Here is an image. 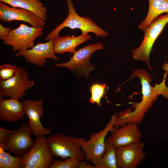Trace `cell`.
Listing matches in <instances>:
<instances>
[{
	"label": "cell",
	"mask_w": 168,
	"mask_h": 168,
	"mask_svg": "<svg viewBox=\"0 0 168 168\" xmlns=\"http://www.w3.org/2000/svg\"><path fill=\"white\" fill-rule=\"evenodd\" d=\"M66 2L68 11L67 18L48 34L45 38V40L48 41L57 37L60 31L67 27L71 29H79L83 34L93 33L97 38L99 36L105 37L108 36L109 33L107 31L97 25L89 17H82L78 15L76 12L72 0H67Z\"/></svg>",
	"instance_id": "1"
},
{
	"label": "cell",
	"mask_w": 168,
	"mask_h": 168,
	"mask_svg": "<svg viewBox=\"0 0 168 168\" xmlns=\"http://www.w3.org/2000/svg\"><path fill=\"white\" fill-rule=\"evenodd\" d=\"M145 146L144 142H140L117 147L116 157L118 168H136L145 156L143 151Z\"/></svg>",
	"instance_id": "11"
},
{
	"label": "cell",
	"mask_w": 168,
	"mask_h": 168,
	"mask_svg": "<svg viewBox=\"0 0 168 168\" xmlns=\"http://www.w3.org/2000/svg\"><path fill=\"white\" fill-rule=\"evenodd\" d=\"M106 85V83L101 84L96 83L91 86L90 88L91 96L90 98V103L92 104L95 103L99 106H101L100 101L104 94Z\"/></svg>",
	"instance_id": "22"
},
{
	"label": "cell",
	"mask_w": 168,
	"mask_h": 168,
	"mask_svg": "<svg viewBox=\"0 0 168 168\" xmlns=\"http://www.w3.org/2000/svg\"><path fill=\"white\" fill-rule=\"evenodd\" d=\"M105 151L101 157L92 160L96 168H117L116 157V147L105 140Z\"/></svg>",
	"instance_id": "20"
},
{
	"label": "cell",
	"mask_w": 168,
	"mask_h": 168,
	"mask_svg": "<svg viewBox=\"0 0 168 168\" xmlns=\"http://www.w3.org/2000/svg\"><path fill=\"white\" fill-rule=\"evenodd\" d=\"M142 100L134 105V110L132 111L129 108L118 114V117L114 126V129L127 123H140L146 113L152 107L153 102L159 95L157 90L148 86L142 87Z\"/></svg>",
	"instance_id": "3"
},
{
	"label": "cell",
	"mask_w": 168,
	"mask_h": 168,
	"mask_svg": "<svg viewBox=\"0 0 168 168\" xmlns=\"http://www.w3.org/2000/svg\"><path fill=\"white\" fill-rule=\"evenodd\" d=\"M21 156L24 168H50L54 161L47 138L43 136H37L32 148Z\"/></svg>",
	"instance_id": "7"
},
{
	"label": "cell",
	"mask_w": 168,
	"mask_h": 168,
	"mask_svg": "<svg viewBox=\"0 0 168 168\" xmlns=\"http://www.w3.org/2000/svg\"><path fill=\"white\" fill-rule=\"evenodd\" d=\"M43 102L42 99L37 100H26L22 101L25 114L29 119L28 124L32 134L36 137L48 135L51 131L50 128H44L40 121L44 113Z\"/></svg>",
	"instance_id": "14"
},
{
	"label": "cell",
	"mask_w": 168,
	"mask_h": 168,
	"mask_svg": "<svg viewBox=\"0 0 168 168\" xmlns=\"http://www.w3.org/2000/svg\"><path fill=\"white\" fill-rule=\"evenodd\" d=\"M167 23L168 14L157 17L143 31L144 38L140 46L132 50L133 59L145 62L151 70L149 57L153 45Z\"/></svg>",
	"instance_id": "4"
},
{
	"label": "cell",
	"mask_w": 168,
	"mask_h": 168,
	"mask_svg": "<svg viewBox=\"0 0 168 168\" xmlns=\"http://www.w3.org/2000/svg\"><path fill=\"white\" fill-rule=\"evenodd\" d=\"M23 103L19 100L0 97V119L8 122H16L25 114Z\"/></svg>",
	"instance_id": "16"
},
{
	"label": "cell",
	"mask_w": 168,
	"mask_h": 168,
	"mask_svg": "<svg viewBox=\"0 0 168 168\" xmlns=\"http://www.w3.org/2000/svg\"><path fill=\"white\" fill-rule=\"evenodd\" d=\"M31 134L28 124L24 123L15 133L0 144V147L5 151L21 156L29 151L35 144V140L31 138Z\"/></svg>",
	"instance_id": "10"
},
{
	"label": "cell",
	"mask_w": 168,
	"mask_h": 168,
	"mask_svg": "<svg viewBox=\"0 0 168 168\" xmlns=\"http://www.w3.org/2000/svg\"><path fill=\"white\" fill-rule=\"evenodd\" d=\"M54 39L46 43H38L31 49L17 52L15 56L23 57L27 62L43 67L47 62V59L58 60L54 49Z\"/></svg>",
	"instance_id": "12"
},
{
	"label": "cell",
	"mask_w": 168,
	"mask_h": 168,
	"mask_svg": "<svg viewBox=\"0 0 168 168\" xmlns=\"http://www.w3.org/2000/svg\"><path fill=\"white\" fill-rule=\"evenodd\" d=\"M0 168H24L21 156H14L0 147Z\"/></svg>",
	"instance_id": "21"
},
{
	"label": "cell",
	"mask_w": 168,
	"mask_h": 168,
	"mask_svg": "<svg viewBox=\"0 0 168 168\" xmlns=\"http://www.w3.org/2000/svg\"><path fill=\"white\" fill-rule=\"evenodd\" d=\"M162 69L166 72L165 74L167 75L168 73V60L167 63L165 62L162 65Z\"/></svg>",
	"instance_id": "28"
},
{
	"label": "cell",
	"mask_w": 168,
	"mask_h": 168,
	"mask_svg": "<svg viewBox=\"0 0 168 168\" xmlns=\"http://www.w3.org/2000/svg\"><path fill=\"white\" fill-rule=\"evenodd\" d=\"M47 139L54 157L63 160L74 157L81 161L85 160L81 147L87 140L86 138L58 133L51 135Z\"/></svg>",
	"instance_id": "2"
},
{
	"label": "cell",
	"mask_w": 168,
	"mask_h": 168,
	"mask_svg": "<svg viewBox=\"0 0 168 168\" xmlns=\"http://www.w3.org/2000/svg\"><path fill=\"white\" fill-rule=\"evenodd\" d=\"M13 77L0 82V97H8L19 100L25 94L26 91L33 87L34 81L30 80L26 70L21 66Z\"/></svg>",
	"instance_id": "9"
},
{
	"label": "cell",
	"mask_w": 168,
	"mask_h": 168,
	"mask_svg": "<svg viewBox=\"0 0 168 168\" xmlns=\"http://www.w3.org/2000/svg\"><path fill=\"white\" fill-rule=\"evenodd\" d=\"M148 2L147 14L138 26L143 31L161 14L165 13L168 14V0H148Z\"/></svg>",
	"instance_id": "19"
},
{
	"label": "cell",
	"mask_w": 168,
	"mask_h": 168,
	"mask_svg": "<svg viewBox=\"0 0 168 168\" xmlns=\"http://www.w3.org/2000/svg\"><path fill=\"white\" fill-rule=\"evenodd\" d=\"M0 20L3 22H10L14 20L23 21L35 28L44 26L45 23L44 21L31 11L10 7L1 2H0Z\"/></svg>",
	"instance_id": "13"
},
{
	"label": "cell",
	"mask_w": 168,
	"mask_h": 168,
	"mask_svg": "<svg viewBox=\"0 0 168 168\" xmlns=\"http://www.w3.org/2000/svg\"><path fill=\"white\" fill-rule=\"evenodd\" d=\"M0 2L12 7L31 11L45 21H46L47 8L40 0H0Z\"/></svg>",
	"instance_id": "18"
},
{
	"label": "cell",
	"mask_w": 168,
	"mask_h": 168,
	"mask_svg": "<svg viewBox=\"0 0 168 168\" xmlns=\"http://www.w3.org/2000/svg\"><path fill=\"white\" fill-rule=\"evenodd\" d=\"M118 117L117 113H115L111 116L110 120L102 130L91 134L89 139L82 145L81 148L84 153L85 160L88 162L101 157L104 154L105 137L109 132L112 129Z\"/></svg>",
	"instance_id": "8"
},
{
	"label": "cell",
	"mask_w": 168,
	"mask_h": 168,
	"mask_svg": "<svg viewBox=\"0 0 168 168\" xmlns=\"http://www.w3.org/2000/svg\"><path fill=\"white\" fill-rule=\"evenodd\" d=\"M44 26L39 28L30 27L22 23L12 29L8 35L1 40L8 46L12 47L14 52L28 49L34 46L35 39L44 34Z\"/></svg>",
	"instance_id": "5"
},
{
	"label": "cell",
	"mask_w": 168,
	"mask_h": 168,
	"mask_svg": "<svg viewBox=\"0 0 168 168\" xmlns=\"http://www.w3.org/2000/svg\"><path fill=\"white\" fill-rule=\"evenodd\" d=\"M91 37L88 34L75 37L70 35L58 36L53 40V47L55 54H62L66 52L74 53L76 49L80 44L89 40Z\"/></svg>",
	"instance_id": "17"
},
{
	"label": "cell",
	"mask_w": 168,
	"mask_h": 168,
	"mask_svg": "<svg viewBox=\"0 0 168 168\" xmlns=\"http://www.w3.org/2000/svg\"><path fill=\"white\" fill-rule=\"evenodd\" d=\"M18 71V67L3 64L0 65V80H5L15 76Z\"/></svg>",
	"instance_id": "24"
},
{
	"label": "cell",
	"mask_w": 168,
	"mask_h": 168,
	"mask_svg": "<svg viewBox=\"0 0 168 168\" xmlns=\"http://www.w3.org/2000/svg\"><path fill=\"white\" fill-rule=\"evenodd\" d=\"M81 161L75 157L69 158L63 161L55 159L50 168H77Z\"/></svg>",
	"instance_id": "23"
},
{
	"label": "cell",
	"mask_w": 168,
	"mask_h": 168,
	"mask_svg": "<svg viewBox=\"0 0 168 168\" xmlns=\"http://www.w3.org/2000/svg\"><path fill=\"white\" fill-rule=\"evenodd\" d=\"M78 168H96L95 166L90 163H87L84 161H81L78 166Z\"/></svg>",
	"instance_id": "27"
},
{
	"label": "cell",
	"mask_w": 168,
	"mask_h": 168,
	"mask_svg": "<svg viewBox=\"0 0 168 168\" xmlns=\"http://www.w3.org/2000/svg\"><path fill=\"white\" fill-rule=\"evenodd\" d=\"M138 124L135 123H127L113 129L107 139L116 148L140 142L142 134Z\"/></svg>",
	"instance_id": "15"
},
{
	"label": "cell",
	"mask_w": 168,
	"mask_h": 168,
	"mask_svg": "<svg viewBox=\"0 0 168 168\" xmlns=\"http://www.w3.org/2000/svg\"><path fill=\"white\" fill-rule=\"evenodd\" d=\"M11 28H6L4 27L1 23L0 24V39L2 40L3 38L7 36L10 30L12 29Z\"/></svg>",
	"instance_id": "26"
},
{
	"label": "cell",
	"mask_w": 168,
	"mask_h": 168,
	"mask_svg": "<svg viewBox=\"0 0 168 168\" xmlns=\"http://www.w3.org/2000/svg\"><path fill=\"white\" fill-rule=\"evenodd\" d=\"M16 130H7L0 127V144L2 143L15 133Z\"/></svg>",
	"instance_id": "25"
},
{
	"label": "cell",
	"mask_w": 168,
	"mask_h": 168,
	"mask_svg": "<svg viewBox=\"0 0 168 168\" xmlns=\"http://www.w3.org/2000/svg\"><path fill=\"white\" fill-rule=\"evenodd\" d=\"M104 47L102 42L89 44L76 51L69 61L55 63V65L57 67L67 68L87 78L89 77L90 73L95 68V66L90 62L92 54Z\"/></svg>",
	"instance_id": "6"
}]
</instances>
